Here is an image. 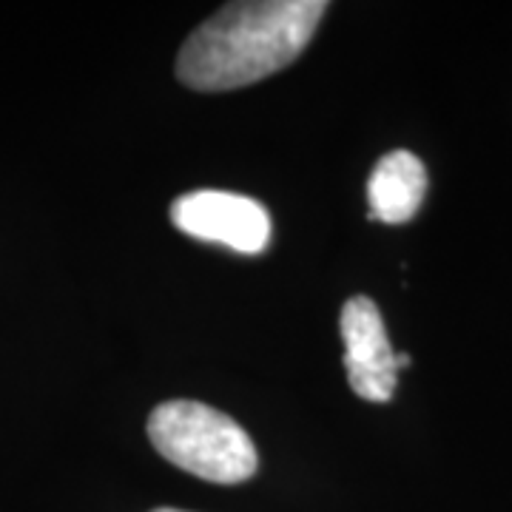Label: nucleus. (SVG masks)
Here are the masks:
<instances>
[{
    "instance_id": "1",
    "label": "nucleus",
    "mask_w": 512,
    "mask_h": 512,
    "mask_svg": "<svg viewBox=\"0 0 512 512\" xmlns=\"http://www.w3.org/2000/svg\"><path fill=\"white\" fill-rule=\"evenodd\" d=\"M328 12L325 0L228 3L180 49L177 77L194 92H231L291 66Z\"/></svg>"
},
{
    "instance_id": "2",
    "label": "nucleus",
    "mask_w": 512,
    "mask_h": 512,
    "mask_svg": "<svg viewBox=\"0 0 512 512\" xmlns=\"http://www.w3.org/2000/svg\"><path fill=\"white\" fill-rule=\"evenodd\" d=\"M148 439L165 461L211 484H242L259 467L251 436L231 416L202 402L160 404L148 416Z\"/></svg>"
},
{
    "instance_id": "3",
    "label": "nucleus",
    "mask_w": 512,
    "mask_h": 512,
    "mask_svg": "<svg viewBox=\"0 0 512 512\" xmlns=\"http://www.w3.org/2000/svg\"><path fill=\"white\" fill-rule=\"evenodd\" d=\"M171 222L188 237L217 242L237 254H262L271 242L268 208L234 191H188L171 205Z\"/></svg>"
},
{
    "instance_id": "4",
    "label": "nucleus",
    "mask_w": 512,
    "mask_h": 512,
    "mask_svg": "<svg viewBox=\"0 0 512 512\" xmlns=\"http://www.w3.org/2000/svg\"><path fill=\"white\" fill-rule=\"evenodd\" d=\"M339 330L345 339L350 390L365 402H390L399 382V362L376 302L367 296L348 299L339 316Z\"/></svg>"
},
{
    "instance_id": "5",
    "label": "nucleus",
    "mask_w": 512,
    "mask_h": 512,
    "mask_svg": "<svg viewBox=\"0 0 512 512\" xmlns=\"http://www.w3.org/2000/svg\"><path fill=\"white\" fill-rule=\"evenodd\" d=\"M427 194V168L410 151H390L376 163L367 180L370 220L402 225L419 214Z\"/></svg>"
},
{
    "instance_id": "6",
    "label": "nucleus",
    "mask_w": 512,
    "mask_h": 512,
    "mask_svg": "<svg viewBox=\"0 0 512 512\" xmlns=\"http://www.w3.org/2000/svg\"><path fill=\"white\" fill-rule=\"evenodd\" d=\"M151 512H185V510H174V507H160V510H151Z\"/></svg>"
}]
</instances>
